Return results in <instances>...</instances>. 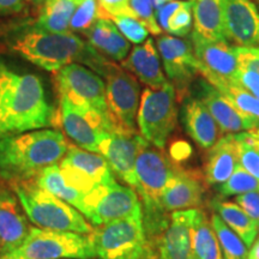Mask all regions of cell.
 <instances>
[{
    "mask_svg": "<svg viewBox=\"0 0 259 259\" xmlns=\"http://www.w3.org/2000/svg\"><path fill=\"white\" fill-rule=\"evenodd\" d=\"M54 115L41 77L0 58V139L48 128Z\"/></svg>",
    "mask_w": 259,
    "mask_h": 259,
    "instance_id": "obj_1",
    "label": "cell"
},
{
    "mask_svg": "<svg viewBox=\"0 0 259 259\" xmlns=\"http://www.w3.org/2000/svg\"><path fill=\"white\" fill-rule=\"evenodd\" d=\"M4 42L8 50L50 72H58L64 66L78 63L102 77L109 60L79 35L71 31L52 32L35 24L11 29L5 34Z\"/></svg>",
    "mask_w": 259,
    "mask_h": 259,
    "instance_id": "obj_2",
    "label": "cell"
},
{
    "mask_svg": "<svg viewBox=\"0 0 259 259\" xmlns=\"http://www.w3.org/2000/svg\"><path fill=\"white\" fill-rule=\"evenodd\" d=\"M69 144L56 128H41L0 139V178L10 184L35 179L58 164Z\"/></svg>",
    "mask_w": 259,
    "mask_h": 259,
    "instance_id": "obj_3",
    "label": "cell"
},
{
    "mask_svg": "<svg viewBox=\"0 0 259 259\" xmlns=\"http://www.w3.org/2000/svg\"><path fill=\"white\" fill-rule=\"evenodd\" d=\"M25 215L38 228L90 234L94 227L76 208L47 192L34 180L11 184Z\"/></svg>",
    "mask_w": 259,
    "mask_h": 259,
    "instance_id": "obj_4",
    "label": "cell"
},
{
    "mask_svg": "<svg viewBox=\"0 0 259 259\" xmlns=\"http://www.w3.org/2000/svg\"><path fill=\"white\" fill-rule=\"evenodd\" d=\"M56 80L59 95L66 96L80 112L101 121L107 131L114 127L107 105L105 80L95 71L73 63L56 72Z\"/></svg>",
    "mask_w": 259,
    "mask_h": 259,
    "instance_id": "obj_5",
    "label": "cell"
},
{
    "mask_svg": "<svg viewBox=\"0 0 259 259\" xmlns=\"http://www.w3.org/2000/svg\"><path fill=\"white\" fill-rule=\"evenodd\" d=\"M178 96L168 82L161 88H145L137 113L139 134L145 141L163 149L178 125Z\"/></svg>",
    "mask_w": 259,
    "mask_h": 259,
    "instance_id": "obj_6",
    "label": "cell"
},
{
    "mask_svg": "<svg viewBox=\"0 0 259 259\" xmlns=\"http://www.w3.org/2000/svg\"><path fill=\"white\" fill-rule=\"evenodd\" d=\"M178 164L164 154L163 149L156 148L142 137L135 163V191L143 202L142 210L162 209L160 197Z\"/></svg>",
    "mask_w": 259,
    "mask_h": 259,
    "instance_id": "obj_7",
    "label": "cell"
},
{
    "mask_svg": "<svg viewBox=\"0 0 259 259\" xmlns=\"http://www.w3.org/2000/svg\"><path fill=\"white\" fill-rule=\"evenodd\" d=\"M25 259H94L88 234L47 231L31 227L23 244L15 251Z\"/></svg>",
    "mask_w": 259,
    "mask_h": 259,
    "instance_id": "obj_8",
    "label": "cell"
},
{
    "mask_svg": "<svg viewBox=\"0 0 259 259\" xmlns=\"http://www.w3.org/2000/svg\"><path fill=\"white\" fill-rule=\"evenodd\" d=\"M83 202L85 206L84 218L95 226L132 216H143L137 192L132 187L120 185L115 180L84 193Z\"/></svg>",
    "mask_w": 259,
    "mask_h": 259,
    "instance_id": "obj_9",
    "label": "cell"
},
{
    "mask_svg": "<svg viewBox=\"0 0 259 259\" xmlns=\"http://www.w3.org/2000/svg\"><path fill=\"white\" fill-rule=\"evenodd\" d=\"M102 77L105 78L107 105L113 122L126 131L137 132V113L141 102L138 79L112 60L107 63Z\"/></svg>",
    "mask_w": 259,
    "mask_h": 259,
    "instance_id": "obj_10",
    "label": "cell"
},
{
    "mask_svg": "<svg viewBox=\"0 0 259 259\" xmlns=\"http://www.w3.org/2000/svg\"><path fill=\"white\" fill-rule=\"evenodd\" d=\"M156 47L167 79L176 88L178 101H181L200 74L191 38L161 34L156 38Z\"/></svg>",
    "mask_w": 259,
    "mask_h": 259,
    "instance_id": "obj_11",
    "label": "cell"
},
{
    "mask_svg": "<svg viewBox=\"0 0 259 259\" xmlns=\"http://www.w3.org/2000/svg\"><path fill=\"white\" fill-rule=\"evenodd\" d=\"M88 235L99 259H119L147 241L143 216H132L96 226Z\"/></svg>",
    "mask_w": 259,
    "mask_h": 259,
    "instance_id": "obj_12",
    "label": "cell"
},
{
    "mask_svg": "<svg viewBox=\"0 0 259 259\" xmlns=\"http://www.w3.org/2000/svg\"><path fill=\"white\" fill-rule=\"evenodd\" d=\"M59 168L66 184L82 193H88L100 185L114 181L108 162L101 154L69 145L59 162Z\"/></svg>",
    "mask_w": 259,
    "mask_h": 259,
    "instance_id": "obj_13",
    "label": "cell"
},
{
    "mask_svg": "<svg viewBox=\"0 0 259 259\" xmlns=\"http://www.w3.org/2000/svg\"><path fill=\"white\" fill-rule=\"evenodd\" d=\"M194 212L196 208L169 212L161 228L145 239L156 259H192L191 231Z\"/></svg>",
    "mask_w": 259,
    "mask_h": 259,
    "instance_id": "obj_14",
    "label": "cell"
},
{
    "mask_svg": "<svg viewBox=\"0 0 259 259\" xmlns=\"http://www.w3.org/2000/svg\"><path fill=\"white\" fill-rule=\"evenodd\" d=\"M142 136L126 131L118 126L105 131L100 141V154L106 158L109 167L119 179L135 190V163Z\"/></svg>",
    "mask_w": 259,
    "mask_h": 259,
    "instance_id": "obj_15",
    "label": "cell"
},
{
    "mask_svg": "<svg viewBox=\"0 0 259 259\" xmlns=\"http://www.w3.org/2000/svg\"><path fill=\"white\" fill-rule=\"evenodd\" d=\"M189 93L204 103L225 134H240L259 126L258 119L246 115L235 108L215 87H212L203 77L194 80Z\"/></svg>",
    "mask_w": 259,
    "mask_h": 259,
    "instance_id": "obj_16",
    "label": "cell"
},
{
    "mask_svg": "<svg viewBox=\"0 0 259 259\" xmlns=\"http://www.w3.org/2000/svg\"><path fill=\"white\" fill-rule=\"evenodd\" d=\"M206 183L202 171L186 169L178 164L160 197L161 208L167 212L200 208L206 192Z\"/></svg>",
    "mask_w": 259,
    "mask_h": 259,
    "instance_id": "obj_17",
    "label": "cell"
},
{
    "mask_svg": "<svg viewBox=\"0 0 259 259\" xmlns=\"http://www.w3.org/2000/svg\"><path fill=\"white\" fill-rule=\"evenodd\" d=\"M223 35L233 47L259 48V10L252 0H229Z\"/></svg>",
    "mask_w": 259,
    "mask_h": 259,
    "instance_id": "obj_18",
    "label": "cell"
},
{
    "mask_svg": "<svg viewBox=\"0 0 259 259\" xmlns=\"http://www.w3.org/2000/svg\"><path fill=\"white\" fill-rule=\"evenodd\" d=\"M190 38L194 56L199 63L200 76L204 78L218 77L228 80L234 79L239 66L233 46L227 40H205L193 31Z\"/></svg>",
    "mask_w": 259,
    "mask_h": 259,
    "instance_id": "obj_19",
    "label": "cell"
},
{
    "mask_svg": "<svg viewBox=\"0 0 259 259\" xmlns=\"http://www.w3.org/2000/svg\"><path fill=\"white\" fill-rule=\"evenodd\" d=\"M59 107L60 122L67 137L72 139L78 148L100 154V141L107 131L105 125L93 116L80 112L64 95H59Z\"/></svg>",
    "mask_w": 259,
    "mask_h": 259,
    "instance_id": "obj_20",
    "label": "cell"
},
{
    "mask_svg": "<svg viewBox=\"0 0 259 259\" xmlns=\"http://www.w3.org/2000/svg\"><path fill=\"white\" fill-rule=\"evenodd\" d=\"M180 119L187 135L199 148L208 150L223 137L209 109L191 93L181 99Z\"/></svg>",
    "mask_w": 259,
    "mask_h": 259,
    "instance_id": "obj_21",
    "label": "cell"
},
{
    "mask_svg": "<svg viewBox=\"0 0 259 259\" xmlns=\"http://www.w3.org/2000/svg\"><path fill=\"white\" fill-rule=\"evenodd\" d=\"M120 66L137 78L147 88H161L169 80L162 70L160 53L153 38L148 37L143 44L132 48Z\"/></svg>",
    "mask_w": 259,
    "mask_h": 259,
    "instance_id": "obj_22",
    "label": "cell"
},
{
    "mask_svg": "<svg viewBox=\"0 0 259 259\" xmlns=\"http://www.w3.org/2000/svg\"><path fill=\"white\" fill-rule=\"evenodd\" d=\"M16 197L0 189V255L17 251L30 232Z\"/></svg>",
    "mask_w": 259,
    "mask_h": 259,
    "instance_id": "obj_23",
    "label": "cell"
},
{
    "mask_svg": "<svg viewBox=\"0 0 259 259\" xmlns=\"http://www.w3.org/2000/svg\"><path fill=\"white\" fill-rule=\"evenodd\" d=\"M239 164L238 145L234 135H226L208 149L203 166V177L206 185H222Z\"/></svg>",
    "mask_w": 259,
    "mask_h": 259,
    "instance_id": "obj_24",
    "label": "cell"
},
{
    "mask_svg": "<svg viewBox=\"0 0 259 259\" xmlns=\"http://www.w3.org/2000/svg\"><path fill=\"white\" fill-rule=\"evenodd\" d=\"M85 37L100 54L112 61L121 63L131 52V42L126 40L114 22L108 17L100 16Z\"/></svg>",
    "mask_w": 259,
    "mask_h": 259,
    "instance_id": "obj_25",
    "label": "cell"
},
{
    "mask_svg": "<svg viewBox=\"0 0 259 259\" xmlns=\"http://www.w3.org/2000/svg\"><path fill=\"white\" fill-rule=\"evenodd\" d=\"M193 14V32L205 40H226L225 14L229 0H190Z\"/></svg>",
    "mask_w": 259,
    "mask_h": 259,
    "instance_id": "obj_26",
    "label": "cell"
},
{
    "mask_svg": "<svg viewBox=\"0 0 259 259\" xmlns=\"http://www.w3.org/2000/svg\"><path fill=\"white\" fill-rule=\"evenodd\" d=\"M209 206L213 212L218 213L233 232L238 234L239 238L247 246V248L253 245L257 238L258 227L238 204L228 202L218 196L209 200Z\"/></svg>",
    "mask_w": 259,
    "mask_h": 259,
    "instance_id": "obj_27",
    "label": "cell"
},
{
    "mask_svg": "<svg viewBox=\"0 0 259 259\" xmlns=\"http://www.w3.org/2000/svg\"><path fill=\"white\" fill-rule=\"evenodd\" d=\"M191 257L192 259H222L211 219L200 208H196L194 212L191 231Z\"/></svg>",
    "mask_w": 259,
    "mask_h": 259,
    "instance_id": "obj_28",
    "label": "cell"
},
{
    "mask_svg": "<svg viewBox=\"0 0 259 259\" xmlns=\"http://www.w3.org/2000/svg\"><path fill=\"white\" fill-rule=\"evenodd\" d=\"M82 0H46L41 5L35 25L52 32H70L69 25Z\"/></svg>",
    "mask_w": 259,
    "mask_h": 259,
    "instance_id": "obj_29",
    "label": "cell"
},
{
    "mask_svg": "<svg viewBox=\"0 0 259 259\" xmlns=\"http://www.w3.org/2000/svg\"><path fill=\"white\" fill-rule=\"evenodd\" d=\"M36 183L37 186L44 189L47 192L64 200L73 208H76L84 216L85 215V206H84V193L79 192L73 187L69 186L65 181L63 174H61L59 164L45 168L38 176L32 179Z\"/></svg>",
    "mask_w": 259,
    "mask_h": 259,
    "instance_id": "obj_30",
    "label": "cell"
},
{
    "mask_svg": "<svg viewBox=\"0 0 259 259\" xmlns=\"http://www.w3.org/2000/svg\"><path fill=\"white\" fill-rule=\"evenodd\" d=\"M205 79L212 87H215L235 108H238L244 114L253 116L259 120V99L232 80L218 78V77H206Z\"/></svg>",
    "mask_w": 259,
    "mask_h": 259,
    "instance_id": "obj_31",
    "label": "cell"
},
{
    "mask_svg": "<svg viewBox=\"0 0 259 259\" xmlns=\"http://www.w3.org/2000/svg\"><path fill=\"white\" fill-rule=\"evenodd\" d=\"M238 145L239 164L259 181V126L250 131L234 134Z\"/></svg>",
    "mask_w": 259,
    "mask_h": 259,
    "instance_id": "obj_32",
    "label": "cell"
},
{
    "mask_svg": "<svg viewBox=\"0 0 259 259\" xmlns=\"http://www.w3.org/2000/svg\"><path fill=\"white\" fill-rule=\"evenodd\" d=\"M211 223L213 231L218 236V240L221 245L225 259H247L248 248L245 242L239 238L235 232H233L225 221L220 218L218 213L211 215Z\"/></svg>",
    "mask_w": 259,
    "mask_h": 259,
    "instance_id": "obj_33",
    "label": "cell"
},
{
    "mask_svg": "<svg viewBox=\"0 0 259 259\" xmlns=\"http://www.w3.org/2000/svg\"><path fill=\"white\" fill-rule=\"evenodd\" d=\"M259 191V181L247 170H245L240 164H238L233 174L218 187L220 197H232L239 194Z\"/></svg>",
    "mask_w": 259,
    "mask_h": 259,
    "instance_id": "obj_34",
    "label": "cell"
},
{
    "mask_svg": "<svg viewBox=\"0 0 259 259\" xmlns=\"http://www.w3.org/2000/svg\"><path fill=\"white\" fill-rule=\"evenodd\" d=\"M100 17L97 0H82L70 21L69 30L73 34L84 35L88 32Z\"/></svg>",
    "mask_w": 259,
    "mask_h": 259,
    "instance_id": "obj_35",
    "label": "cell"
},
{
    "mask_svg": "<svg viewBox=\"0 0 259 259\" xmlns=\"http://www.w3.org/2000/svg\"><path fill=\"white\" fill-rule=\"evenodd\" d=\"M114 22L119 31L124 35L125 38L132 44L141 45L149 36V30L134 14H122L109 17Z\"/></svg>",
    "mask_w": 259,
    "mask_h": 259,
    "instance_id": "obj_36",
    "label": "cell"
},
{
    "mask_svg": "<svg viewBox=\"0 0 259 259\" xmlns=\"http://www.w3.org/2000/svg\"><path fill=\"white\" fill-rule=\"evenodd\" d=\"M193 28L192 5L190 0H184L183 5L168 19L166 32L177 37L189 36Z\"/></svg>",
    "mask_w": 259,
    "mask_h": 259,
    "instance_id": "obj_37",
    "label": "cell"
},
{
    "mask_svg": "<svg viewBox=\"0 0 259 259\" xmlns=\"http://www.w3.org/2000/svg\"><path fill=\"white\" fill-rule=\"evenodd\" d=\"M130 8L136 17L147 27L150 34L160 36L162 29L157 23L156 12L151 0H130Z\"/></svg>",
    "mask_w": 259,
    "mask_h": 259,
    "instance_id": "obj_38",
    "label": "cell"
},
{
    "mask_svg": "<svg viewBox=\"0 0 259 259\" xmlns=\"http://www.w3.org/2000/svg\"><path fill=\"white\" fill-rule=\"evenodd\" d=\"M239 69L250 70L259 74V48L233 47Z\"/></svg>",
    "mask_w": 259,
    "mask_h": 259,
    "instance_id": "obj_39",
    "label": "cell"
},
{
    "mask_svg": "<svg viewBox=\"0 0 259 259\" xmlns=\"http://www.w3.org/2000/svg\"><path fill=\"white\" fill-rule=\"evenodd\" d=\"M234 202L252 219L259 228V191L239 194Z\"/></svg>",
    "mask_w": 259,
    "mask_h": 259,
    "instance_id": "obj_40",
    "label": "cell"
},
{
    "mask_svg": "<svg viewBox=\"0 0 259 259\" xmlns=\"http://www.w3.org/2000/svg\"><path fill=\"white\" fill-rule=\"evenodd\" d=\"M99 2L100 16L112 17L122 14H134L130 8V0H97Z\"/></svg>",
    "mask_w": 259,
    "mask_h": 259,
    "instance_id": "obj_41",
    "label": "cell"
},
{
    "mask_svg": "<svg viewBox=\"0 0 259 259\" xmlns=\"http://www.w3.org/2000/svg\"><path fill=\"white\" fill-rule=\"evenodd\" d=\"M232 82L238 83L242 88L259 99V74L250 70L238 69L234 79Z\"/></svg>",
    "mask_w": 259,
    "mask_h": 259,
    "instance_id": "obj_42",
    "label": "cell"
},
{
    "mask_svg": "<svg viewBox=\"0 0 259 259\" xmlns=\"http://www.w3.org/2000/svg\"><path fill=\"white\" fill-rule=\"evenodd\" d=\"M25 10V0H0V17L22 14Z\"/></svg>",
    "mask_w": 259,
    "mask_h": 259,
    "instance_id": "obj_43",
    "label": "cell"
},
{
    "mask_svg": "<svg viewBox=\"0 0 259 259\" xmlns=\"http://www.w3.org/2000/svg\"><path fill=\"white\" fill-rule=\"evenodd\" d=\"M191 155V148L186 142H179V143L174 144V147L171 148V154L170 158L177 163H181V161L186 160L187 157H190Z\"/></svg>",
    "mask_w": 259,
    "mask_h": 259,
    "instance_id": "obj_44",
    "label": "cell"
},
{
    "mask_svg": "<svg viewBox=\"0 0 259 259\" xmlns=\"http://www.w3.org/2000/svg\"><path fill=\"white\" fill-rule=\"evenodd\" d=\"M119 259H156V255H155L154 251L151 250L150 246L148 245V242L145 241V244L142 245L141 247L136 248L131 253L126 254Z\"/></svg>",
    "mask_w": 259,
    "mask_h": 259,
    "instance_id": "obj_45",
    "label": "cell"
},
{
    "mask_svg": "<svg viewBox=\"0 0 259 259\" xmlns=\"http://www.w3.org/2000/svg\"><path fill=\"white\" fill-rule=\"evenodd\" d=\"M250 255L253 259H259V239H255L253 245L251 246Z\"/></svg>",
    "mask_w": 259,
    "mask_h": 259,
    "instance_id": "obj_46",
    "label": "cell"
},
{
    "mask_svg": "<svg viewBox=\"0 0 259 259\" xmlns=\"http://www.w3.org/2000/svg\"><path fill=\"white\" fill-rule=\"evenodd\" d=\"M169 2H174V0H151L155 10L160 9L161 6H163L164 4H167V3H169Z\"/></svg>",
    "mask_w": 259,
    "mask_h": 259,
    "instance_id": "obj_47",
    "label": "cell"
},
{
    "mask_svg": "<svg viewBox=\"0 0 259 259\" xmlns=\"http://www.w3.org/2000/svg\"><path fill=\"white\" fill-rule=\"evenodd\" d=\"M0 259H25V258L22 257V255H19L18 253H16V252H12V253L0 255Z\"/></svg>",
    "mask_w": 259,
    "mask_h": 259,
    "instance_id": "obj_48",
    "label": "cell"
},
{
    "mask_svg": "<svg viewBox=\"0 0 259 259\" xmlns=\"http://www.w3.org/2000/svg\"><path fill=\"white\" fill-rule=\"evenodd\" d=\"M27 2L32 3V4H35V5H42L45 2H46V0H27Z\"/></svg>",
    "mask_w": 259,
    "mask_h": 259,
    "instance_id": "obj_49",
    "label": "cell"
},
{
    "mask_svg": "<svg viewBox=\"0 0 259 259\" xmlns=\"http://www.w3.org/2000/svg\"><path fill=\"white\" fill-rule=\"evenodd\" d=\"M254 4H255V6H257V9L259 10V0H254Z\"/></svg>",
    "mask_w": 259,
    "mask_h": 259,
    "instance_id": "obj_50",
    "label": "cell"
},
{
    "mask_svg": "<svg viewBox=\"0 0 259 259\" xmlns=\"http://www.w3.org/2000/svg\"><path fill=\"white\" fill-rule=\"evenodd\" d=\"M247 259H253V258H252V257H251V255H250V254H248V258H247Z\"/></svg>",
    "mask_w": 259,
    "mask_h": 259,
    "instance_id": "obj_51",
    "label": "cell"
}]
</instances>
